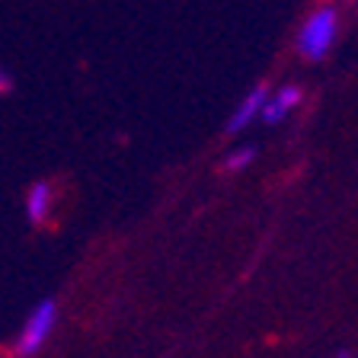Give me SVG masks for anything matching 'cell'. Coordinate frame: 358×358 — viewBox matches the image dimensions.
I'll list each match as a JSON object with an SVG mask.
<instances>
[{"label":"cell","mask_w":358,"mask_h":358,"mask_svg":"<svg viewBox=\"0 0 358 358\" xmlns=\"http://www.w3.org/2000/svg\"><path fill=\"white\" fill-rule=\"evenodd\" d=\"M336 36H339V10L333 3H323L313 13H307L294 45H298V55L304 61H323L327 52L333 48Z\"/></svg>","instance_id":"6da1fadb"},{"label":"cell","mask_w":358,"mask_h":358,"mask_svg":"<svg viewBox=\"0 0 358 358\" xmlns=\"http://www.w3.org/2000/svg\"><path fill=\"white\" fill-rule=\"evenodd\" d=\"M55 320H58V310H55V301H42L36 310L26 317L20 333V343H16V358H29L36 355L38 349L45 345V339L52 336Z\"/></svg>","instance_id":"7a4b0ae2"},{"label":"cell","mask_w":358,"mask_h":358,"mask_svg":"<svg viewBox=\"0 0 358 358\" xmlns=\"http://www.w3.org/2000/svg\"><path fill=\"white\" fill-rule=\"evenodd\" d=\"M266 96H268V83H256V87L250 90V93H246L243 99H240L237 109L231 112V119H227L224 131H227V134H240V131H246V128H250V125H253V122L262 115Z\"/></svg>","instance_id":"3957f363"},{"label":"cell","mask_w":358,"mask_h":358,"mask_svg":"<svg viewBox=\"0 0 358 358\" xmlns=\"http://www.w3.org/2000/svg\"><path fill=\"white\" fill-rule=\"evenodd\" d=\"M301 99H304V90H301L298 83H282L275 93H268L266 96V106H262L259 119L266 122V125H278V122L288 119L291 112L298 109Z\"/></svg>","instance_id":"277c9868"},{"label":"cell","mask_w":358,"mask_h":358,"mask_svg":"<svg viewBox=\"0 0 358 358\" xmlns=\"http://www.w3.org/2000/svg\"><path fill=\"white\" fill-rule=\"evenodd\" d=\"M52 205H55L52 182H36V186L26 192V215H29L32 224H42L45 217L52 215Z\"/></svg>","instance_id":"5b68a950"},{"label":"cell","mask_w":358,"mask_h":358,"mask_svg":"<svg viewBox=\"0 0 358 358\" xmlns=\"http://www.w3.org/2000/svg\"><path fill=\"white\" fill-rule=\"evenodd\" d=\"M253 157H256V148L253 144H246V148H237V150H231V154H227V170L231 173H237V170H243V166H250L253 164Z\"/></svg>","instance_id":"8992f818"},{"label":"cell","mask_w":358,"mask_h":358,"mask_svg":"<svg viewBox=\"0 0 358 358\" xmlns=\"http://www.w3.org/2000/svg\"><path fill=\"white\" fill-rule=\"evenodd\" d=\"M10 90H13V74L7 67H0V93H10Z\"/></svg>","instance_id":"52a82bcc"},{"label":"cell","mask_w":358,"mask_h":358,"mask_svg":"<svg viewBox=\"0 0 358 358\" xmlns=\"http://www.w3.org/2000/svg\"><path fill=\"white\" fill-rule=\"evenodd\" d=\"M336 358H349V355H345V352H339V355H336Z\"/></svg>","instance_id":"ba28073f"}]
</instances>
